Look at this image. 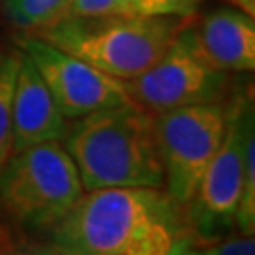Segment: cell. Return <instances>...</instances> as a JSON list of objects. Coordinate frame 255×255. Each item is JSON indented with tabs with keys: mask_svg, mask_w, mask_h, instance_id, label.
Here are the masks:
<instances>
[{
	"mask_svg": "<svg viewBox=\"0 0 255 255\" xmlns=\"http://www.w3.org/2000/svg\"><path fill=\"white\" fill-rule=\"evenodd\" d=\"M82 195L78 168L59 140L11 153L0 170V206L28 231H47Z\"/></svg>",
	"mask_w": 255,
	"mask_h": 255,
	"instance_id": "277c9868",
	"label": "cell"
},
{
	"mask_svg": "<svg viewBox=\"0 0 255 255\" xmlns=\"http://www.w3.org/2000/svg\"><path fill=\"white\" fill-rule=\"evenodd\" d=\"M0 4H2V0H0Z\"/></svg>",
	"mask_w": 255,
	"mask_h": 255,
	"instance_id": "603a6c76",
	"label": "cell"
},
{
	"mask_svg": "<svg viewBox=\"0 0 255 255\" xmlns=\"http://www.w3.org/2000/svg\"><path fill=\"white\" fill-rule=\"evenodd\" d=\"M231 4H235V8L246 11L250 15H255V0H227Z\"/></svg>",
	"mask_w": 255,
	"mask_h": 255,
	"instance_id": "ffe728a7",
	"label": "cell"
},
{
	"mask_svg": "<svg viewBox=\"0 0 255 255\" xmlns=\"http://www.w3.org/2000/svg\"><path fill=\"white\" fill-rule=\"evenodd\" d=\"M13 255H68L61 248L53 246L51 242H36L32 238L19 235Z\"/></svg>",
	"mask_w": 255,
	"mask_h": 255,
	"instance_id": "e0dca14e",
	"label": "cell"
},
{
	"mask_svg": "<svg viewBox=\"0 0 255 255\" xmlns=\"http://www.w3.org/2000/svg\"><path fill=\"white\" fill-rule=\"evenodd\" d=\"M134 2H136V0H116L119 13H121V15H130V13H134Z\"/></svg>",
	"mask_w": 255,
	"mask_h": 255,
	"instance_id": "44dd1931",
	"label": "cell"
},
{
	"mask_svg": "<svg viewBox=\"0 0 255 255\" xmlns=\"http://www.w3.org/2000/svg\"><path fill=\"white\" fill-rule=\"evenodd\" d=\"M17 233L9 227L6 216L0 214V255H13L15 244H17Z\"/></svg>",
	"mask_w": 255,
	"mask_h": 255,
	"instance_id": "ac0fdd59",
	"label": "cell"
},
{
	"mask_svg": "<svg viewBox=\"0 0 255 255\" xmlns=\"http://www.w3.org/2000/svg\"><path fill=\"white\" fill-rule=\"evenodd\" d=\"M101 15H121L116 0H70L64 11V17H101Z\"/></svg>",
	"mask_w": 255,
	"mask_h": 255,
	"instance_id": "2e32d148",
	"label": "cell"
},
{
	"mask_svg": "<svg viewBox=\"0 0 255 255\" xmlns=\"http://www.w3.org/2000/svg\"><path fill=\"white\" fill-rule=\"evenodd\" d=\"M202 0H136L134 13L138 15H180L189 17Z\"/></svg>",
	"mask_w": 255,
	"mask_h": 255,
	"instance_id": "5bb4252c",
	"label": "cell"
},
{
	"mask_svg": "<svg viewBox=\"0 0 255 255\" xmlns=\"http://www.w3.org/2000/svg\"><path fill=\"white\" fill-rule=\"evenodd\" d=\"M68 255L170 254L189 233L185 208L161 187H101L44 231Z\"/></svg>",
	"mask_w": 255,
	"mask_h": 255,
	"instance_id": "6da1fadb",
	"label": "cell"
},
{
	"mask_svg": "<svg viewBox=\"0 0 255 255\" xmlns=\"http://www.w3.org/2000/svg\"><path fill=\"white\" fill-rule=\"evenodd\" d=\"M227 102L193 104L155 116L166 191L183 208L191 202L202 176L225 134Z\"/></svg>",
	"mask_w": 255,
	"mask_h": 255,
	"instance_id": "8992f818",
	"label": "cell"
},
{
	"mask_svg": "<svg viewBox=\"0 0 255 255\" xmlns=\"http://www.w3.org/2000/svg\"><path fill=\"white\" fill-rule=\"evenodd\" d=\"M189 17L159 61L146 72L125 82L130 101L151 114L223 102L227 97L229 72L212 66L197 49Z\"/></svg>",
	"mask_w": 255,
	"mask_h": 255,
	"instance_id": "52a82bcc",
	"label": "cell"
},
{
	"mask_svg": "<svg viewBox=\"0 0 255 255\" xmlns=\"http://www.w3.org/2000/svg\"><path fill=\"white\" fill-rule=\"evenodd\" d=\"M235 225L242 235L255 233V132L250 130L246 140V163H244V182L238 202Z\"/></svg>",
	"mask_w": 255,
	"mask_h": 255,
	"instance_id": "4fadbf2b",
	"label": "cell"
},
{
	"mask_svg": "<svg viewBox=\"0 0 255 255\" xmlns=\"http://www.w3.org/2000/svg\"><path fill=\"white\" fill-rule=\"evenodd\" d=\"M66 118L61 114L36 66L30 63L28 57L21 53L11 104L13 153L34 144L61 140L66 132Z\"/></svg>",
	"mask_w": 255,
	"mask_h": 255,
	"instance_id": "30bf717a",
	"label": "cell"
},
{
	"mask_svg": "<svg viewBox=\"0 0 255 255\" xmlns=\"http://www.w3.org/2000/svg\"><path fill=\"white\" fill-rule=\"evenodd\" d=\"M254 128L252 95L227 102L225 134L191 202L185 206L189 235L197 246L216 242L235 227L244 182L246 140Z\"/></svg>",
	"mask_w": 255,
	"mask_h": 255,
	"instance_id": "5b68a950",
	"label": "cell"
},
{
	"mask_svg": "<svg viewBox=\"0 0 255 255\" xmlns=\"http://www.w3.org/2000/svg\"><path fill=\"white\" fill-rule=\"evenodd\" d=\"M199 255H255L254 235L229 237L225 240L210 242L206 248L199 250Z\"/></svg>",
	"mask_w": 255,
	"mask_h": 255,
	"instance_id": "9a60e30c",
	"label": "cell"
},
{
	"mask_svg": "<svg viewBox=\"0 0 255 255\" xmlns=\"http://www.w3.org/2000/svg\"><path fill=\"white\" fill-rule=\"evenodd\" d=\"M140 255H170V254H140Z\"/></svg>",
	"mask_w": 255,
	"mask_h": 255,
	"instance_id": "7402d4cb",
	"label": "cell"
},
{
	"mask_svg": "<svg viewBox=\"0 0 255 255\" xmlns=\"http://www.w3.org/2000/svg\"><path fill=\"white\" fill-rule=\"evenodd\" d=\"M13 44L36 66L66 119H78L97 110L130 102L125 82L61 51L44 38L30 32H17Z\"/></svg>",
	"mask_w": 255,
	"mask_h": 255,
	"instance_id": "ba28073f",
	"label": "cell"
},
{
	"mask_svg": "<svg viewBox=\"0 0 255 255\" xmlns=\"http://www.w3.org/2000/svg\"><path fill=\"white\" fill-rule=\"evenodd\" d=\"M64 149L87 191L101 187H163L155 114L136 102L91 112L66 127Z\"/></svg>",
	"mask_w": 255,
	"mask_h": 255,
	"instance_id": "7a4b0ae2",
	"label": "cell"
},
{
	"mask_svg": "<svg viewBox=\"0 0 255 255\" xmlns=\"http://www.w3.org/2000/svg\"><path fill=\"white\" fill-rule=\"evenodd\" d=\"M170 255H199V248H197L191 235L187 233V235H183L174 242Z\"/></svg>",
	"mask_w": 255,
	"mask_h": 255,
	"instance_id": "d6986e66",
	"label": "cell"
},
{
	"mask_svg": "<svg viewBox=\"0 0 255 255\" xmlns=\"http://www.w3.org/2000/svg\"><path fill=\"white\" fill-rule=\"evenodd\" d=\"M21 53L19 49H0V170L13 153L11 104Z\"/></svg>",
	"mask_w": 255,
	"mask_h": 255,
	"instance_id": "7c38bea8",
	"label": "cell"
},
{
	"mask_svg": "<svg viewBox=\"0 0 255 255\" xmlns=\"http://www.w3.org/2000/svg\"><path fill=\"white\" fill-rule=\"evenodd\" d=\"M197 49L223 72H252L255 68L254 15L238 8H214L202 17H189Z\"/></svg>",
	"mask_w": 255,
	"mask_h": 255,
	"instance_id": "9c48e42d",
	"label": "cell"
},
{
	"mask_svg": "<svg viewBox=\"0 0 255 255\" xmlns=\"http://www.w3.org/2000/svg\"><path fill=\"white\" fill-rule=\"evenodd\" d=\"M70 0H2L0 9L17 32L34 34L64 17Z\"/></svg>",
	"mask_w": 255,
	"mask_h": 255,
	"instance_id": "8fae6325",
	"label": "cell"
},
{
	"mask_svg": "<svg viewBox=\"0 0 255 255\" xmlns=\"http://www.w3.org/2000/svg\"><path fill=\"white\" fill-rule=\"evenodd\" d=\"M185 21L180 15L138 13L64 17L34 34L97 70L128 82L159 61Z\"/></svg>",
	"mask_w": 255,
	"mask_h": 255,
	"instance_id": "3957f363",
	"label": "cell"
}]
</instances>
